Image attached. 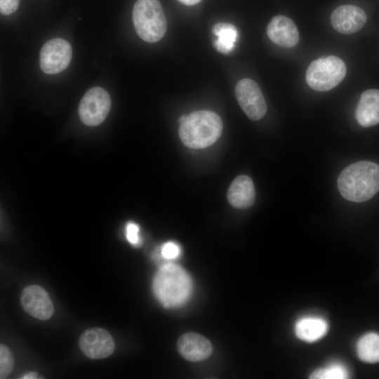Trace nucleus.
I'll use <instances>...</instances> for the list:
<instances>
[{
  "label": "nucleus",
  "instance_id": "nucleus-1",
  "mask_svg": "<svg viewBox=\"0 0 379 379\" xmlns=\"http://www.w3.org/2000/svg\"><path fill=\"white\" fill-rule=\"evenodd\" d=\"M337 187L341 196L348 201H368L379 191V165L370 161L350 164L340 173Z\"/></svg>",
  "mask_w": 379,
  "mask_h": 379
},
{
  "label": "nucleus",
  "instance_id": "nucleus-2",
  "mask_svg": "<svg viewBox=\"0 0 379 379\" xmlns=\"http://www.w3.org/2000/svg\"><path fill=\"white\" fill-rule=\"evenodd\" d=\"M152 289L157 299L164 307H176L182 305L190 297L192 281L180 266L165 264L154 275Z\"/></svg>",
  "mask_w": 379,
  "mask_h": 379
},
{
  "label": "nucleus",
  "instance_id": "nucleus-3",
  "mask_svg": "<svg viewBox=\"0 0 379 379\" xmlns=\"http://www.w3.org/2000/svg\"><path fill=\"white\" fill-rule=\"evenodd\" d=\"M222 132V122L215 112L200 110L191 113L180 124V140L191 149H204L213 145Z\"/></svg>",
  "mask_w": 379,
  "mask_h": 379
},
{
  "label": "nucleus",
  "instance_id": "nucleus-4",
  "mask_svg": "<svg viewBox=\"0 0 379 379\" xmlns=\"http://www.w3.org/2000/svg\"><path fill=\"white\" fill-rule=\"evenodd\" d=\"M133 22L138 35L145 41L157 42L165 35L167 22L159 0H137Z\"/></svg>",
  "mask_w": 379,
  "mask_h": 379
},
{
  "label": "nucleus",
  "instance_id": "nucleus-5",
  "mask_svg": "<svg viewBox=\"0 0 379 379\" xmlns=\"http://www.w3.org/2000/svg\"><path fill=\"white\" fill-rule=\"evenodd\" d=\"M347 68L344 61L335 55L313 60L305 75L307 84L317 91H328L338 86L345 78Z\"/></svg>",
  "mask_w": 379,
  "mask_h": 379
},
{
  "label": "nucleus",
  "instance_id": "nucleus-6",
  "mask_svg": "<svg viewBox=\"0 0 379 379\" xmlns=\"http://www.w3.org/2000/svg\"><path fill=\"white\" fill-rule=\"evenodd\" d=\"M110 107L111 100L107 91L101 87H93L81 98L79 106V115L84 124L95 126L105 121Z\"/></svg>",
  "mask_w": 379,
  "mask_h": 379
},
{
  "label": "nucleus",
  "instance_id": "nucleus-7",
  "mask_svg": "<svg viewBox=\"0 0 379 379\" xmlns=\"http://www.w3.org/2000/svg\"><path fill=\"white\" fill-rule=\"evenodd\" d=\"M72 54V48L68 41L60 38L51 39L41 49L40 67L46 74L60 73L69 65Z\"/></svg>",
  "mask_w": 379,
  "mask_h": 379
},
{
  "label": "nucleus",
  "instance_id": "nucleus-8",
  "mask_svg": "<svg viewBox=\"0 0 379 379\" xmlns=\"http://www.w3.org/2000/svg\"><path fill=\"white\" fill-rule=\"evenodd\" d=\"M237 102L246 115L253 121L262 119L267 105L259 86L251 79H243L235 87Z\"/></svg>",
  "mask_w": 379,
  "mask_h": 379
},
{
  "label": "nucleus",
  "instance_id": "nucleus-9",
  "mask_svg": "<svg viewBox=\"0 0 379 379\" xmlns=\"http://www.w3.org/2000/svg\"><path fill=\"white\" fill-rule=\"evenodd\" d=\"M82 352L92 359H100L110 356L115 347L114 341L110 333L101 328L86 330L79 341Z\"/></svg>",
  "mask_w": 379,
  "mask_h": 379
},
{
  "label": "nucleus",
  "instance_id": "nucleus-10",
  "mask_svg": "<svg viewBox=\"0 0 379 379\" xmlns=\"http://www.w3.org/2000/svg\"><path fill=\"white\" fill-rule=\"evenodd\" d=\"M20 303L27 314L39 320L50 319L54 312L48 293L37 285H30L22 290Z\"/></svg>",
  "mask_w": 379,
  "mask_h": 379
},
{
  "label": "nucleus",
  "instance_id": "nucleus-11",
  "mask_svg": "<svg viewBox=\"0 0 379 379\" xmlns=\"http://www.w3.org/2000/svg\"><path fill=\"white\" fill-rule=\"evenodd\" d=\"M367 16L365 11L354 5H343L331 13V23L333 29L343 34L359 31L365 25Z\"/></svg>",
  "mask_w": 379,
  "mask_h": 379
},
{
  "label": "nucleus",
  "instance_id": "nucleus-12",
  "mask_svg": "<svg viewBox=\"0 0 379 379\" xmlns=\"http://www.w3.org/2000/svg\"><path fill=\"white\" fill-rule=\"evenodd\" d=\"M268 38L277 46L292 48L299 41L298 30L289 18L279 15L274 16L267 27Z\"/></svg>",
  "mask_w": 379,
  "mask_h": 379
},
{
  "label": "nucleus",
  "instance_id": "nucleus-13",
  "mask_svg": "<svg viewBox=\"0 0 379 379\" xmlns=\"http://www.w3.org/2000/svg\"><path fill=\"white\" fill-rule=\"evenodd\" d=\"M178 349L180 354L190 361H199L208 357L213 350L210 341L204 336L187 333L178 340Z\"/></svg>",
  "mask_w": 379,
  "mask_h": 379
},
{
  "label": "nucleus",
  "instance_id": "nucleus-14",
  "mask_svg": "<svg viewBox=\"0 0 379 379\" xmlns=\"http://www.w3.org/2000/svg\"><path fill=\"white\" fill-rule=\"evenodd\" d=\"M357 123L363 127H371L379 124V90L364 91L355 110Z\"/></svg>",
  "mask_w": 379,
  "mask_h": 379
},
{
  "label": "nucleus",
  "instance_id": "nucleus-15",
  "mask_svg": "<svg viewBox=\"0 0 379 379\" xmlns=\"http://www.w3.org/2000/svg\"><path fill=\"white\" fill-rule=\"evenodd\" d=\"M227 199L237 208L251 207L255 199V190L251 178L245 175L237 176L230 185Z\"/></svg>",
  "mask_w": 379,
  "mask_h": 379
},
{
  "label": "nucleus",
  "instance_id": "nucleus-16",
  "mask_svg": "<svg viewBox=\"0 0 379 379\" xmlns=\"http://www.w3.org/2000/svg\"><path fill=\"white\" fill-rule=\"evenodd\" d=\"M327 331V322L319 317H303L299 319L295 325L296 336L307 343L317 341L326 335Z\"/></svg>",
  "mask_w": 379,
  "mask_h": 379
},
{
  "label": "nucleus",
  "instance_id": "nucleus-17",
  "mask_svg": "<svg viewBox=\"0 0 379 379\" xmlns=\"http://www.w3.org/2000/svg\"><path fill=\"white\" fill-rule=\"evenodd\" d=\"M212 32L217 37L214 46L219 52L226 54L233 49L238 36L233 25L218 22L213 26Z\"/></svg>",
  "mask_w": 379,
  "mask_h": 379
},
{
  "label": "nucleus",
  "instance_id": "nucleus-18",
  "mask_svg": "<svg viewBox=\"0 0 379 379\" xmlns=\"http://www.w3.org/2000/svg\"><path fill=\"white\" fill-rule=\"evenodd\" d=\"M357 353L364 362H379V335L375 333L364 335L357 342Z\"/></svg>",
  "mask_w": 379,
  "mask_h": 379
},
{
  "label": "nucleus",
  "instance_id": "nucleus-19",
  "mask_svg": "<svg viewBox=\"0 0 379 379\" xmlns=\"http://www.w3.org/2000/svg\"><path fill=\"white\" fill-rule=\"evenodd\" d=\"M349 372L341 363H332L327 366L314 371L310 378L314 379H344L347 378Z\"/></svg>",
  "mask_w": 379,
  "mask_h": 379
},
{
  "label": "nucleus",
  "instance_id": "nucleus-20",
  "mask_svg": "<svg viewBox=\"0 0 379 379\" xmlns=\"http://www.w3.org/2000/svg\"><path fill=\"white\" fill-rule=\"evenodd\" d=\"M13 368V358L9 349L4 345H0V378H7Z\"/></svg>",
  "mask_w": 379,
  "mask_h": 379
},
{
  "label": "nucleus",
  "instance_id": "nucleus-21",
  "mask_svg": "<svg viewBox=\"0 0 379 379\" xmlns=\"http://www.w3.org/2000/svg\"><path fill=\"white\" fill-rule=\"evenodd\" d=\"M161 253L166 259H175L180 254V248L175 243L168 241L163 245Z\"/></svg>",
  "mask_w": 379,
  "mask_h": 379
},
{
  "label": "nucleus",
  "instance_id": "nucleus-22",
  "mask_svg": "<svg viewBox=\"0 0 379 379\" xmlns=\"http://www.w3.org/2000/svg\"><path fill=\"white\" fill-rule=\"evenodd\" d=\"M126 236L127 240L133 245L140 243L139 227L134 222H128L126 227Z\"/></svg>",
  "mask_w": 379,
  "mask_h": 379
},
{
  "label": "nucleus",
  "instance_id": "nucleus-23",
  "mask_svg": "<svg viewBox=\"0 0 379 379\" xmlns=\"http://www.w3.org/2000/svg\"><path fill=\"white\" fill-rule=\"evenodd\" d=\"M20 0H0V11L5 15L14 13L19 5Z\"/></svg>",
  "mask_w": 379,
  "mask_h": 379
},
{
  "label": "nucleus",
  "instance_id": "nucleus-24",
  "mask_svg": "<svg viewBox=\"0 0 379 379\" xmlns=\"http://www.w3.org/2000/svg\"><path fill=\"white\" fill-rule=\"evenodd\" d=\"M180 3L187 5V6H192L198 4L201 0H178Z\"/></svg>",
  "mask_w": 379,
  "mask_h": 379
},
{
  "label": "nucleus",
  "instance_id": "nucleus-25",
  "mask_svg": "<svg viewBox=\"0 0 379 379\" xmlns=\"http://www.w3.org/2000/svg\"><path fill=\"white\" fill-rule=\"evenodd\" d=\"M22 378H25V379L37 378V374L34 372H31L25 375Z\"/></svg>",
  "mask_w": 379,
  "mask_h": 379
},
{
  "label": "nucleus",
  "instance_id": "nucleus-26",
  "mask_svg": "<svg viewBox=\"0 0 379 379\" xmlns=\"http://www.w3.org/2000/svg\"><path fill=\"white\" fill-rule=\"evenodd\" d=\"M187 116L185 115H182V117H180V118L179 119V123H182L186 118Z\"/></svg>",
  "mask_w": 379,
  "mask_h": 379
}]
</instances>
